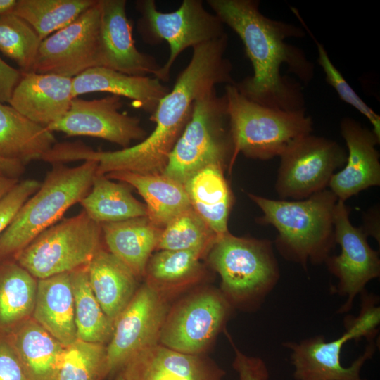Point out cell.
Segmentation results:
<instances>
[{
	"label": "cell",
	"instance_id": "obj_1",
	"mask_svg": "<svg viewBox=\"0 0 380 380\" xmlns=\"http://www.w3.org/2000/svg\"><path fill=\"white\" fill-rule=\"evenodd\" d=\"M207 4L241 39L253 66V75L235 83L238 90L249 100L268 108L305 109L300 84L280 72L286 65L305 84L313 78V63L301 49L286 42L304 37V30L264 15L256 0H208Z\"/></svg>",
	"mask_w": 380,
	"mask_h": 380
},
{
	"label": "cell",
	"instance_id": "obj_2",
	"mask_svg": "<svg viewBox=\"0 0 380 380\" xmlns=\"http://www.w3.org/2000/svg\"><path fill=\"white\" fill-rule=\"evenodd\" d=\"M227 34L193 47L187 66L172 90L160 99L150 120L155 128L139 144L111 151L108 163L114 171L162 173L168 156L189 122L194 102L220 84H234L232 65L225 57Z\"/></svg>",
	"mask_w": 380,
	"mask_h": 380
},
{
	"label": "cell",
	"instance_id": "obj_3",
	"mask_svg": "<svg viewBox=\"0 0 380 380\" xmlns=\"http://www.w3.org/2000/svg\"><path fill=\"white\" fill-rule=\"evenodd\" d=\"M359 314L348 316L345 332L327 341L322 335L282 346L291 351L296 380H366L360 375L365 363L376 350L374 338L380 323L379 298L365 290Z\"/></svg>",
	"mask_w": 380,
	"mask_h": 380
},
{
	"label": "cell",
	"instance_id": "obj_4",
	"mask_svg": "<svg viewBox=\"0 0 380 380\" xmlns=\"http://www.w3.org/2000/svg\"><path fill=\"white\" fill-rule=\"evenodd\" d=\"M261 209L258 222L277 229L279 253L307 272L308 264L324 263L336 245L334 214L337 197L324 189L310 197L289 201L248 194Z\"/></svg>",
	"mask_w": 380,
	"mask_h": 380
},
{
	"label": "cell",
	"instance_id": "obj_5",
	"mask_svg": "<svg viewBox=\"0 0 380 380\" xmlns=\"http://www.w3.org/2000/svg\"><path fill=\"white\" fill-rule=\"evenodd\" d=\"M97 163L85 160L75 167L59 164L52 169L39 189L18 210L0 235V260L15 259L37 236L56 224L89 191Z\"/></svg>",
	"mask_w": 380,
	"mask_h": 380
},
{
	"label": "cell",
	"instance_id": "obj_6",
	"mask_svg": "<svg viewBox=\"0 0 380 380\" xmlns=\"http://www.w3.org/2000/svg\"><path fill=\"white\" fill-rule=\"evenodd\" d=\"M209 262L222 279V293L232 307L258 308L280 278L272 242L233 236L217 237Z\"/></svg>",
	"mask_w": 380,
	"mask_h": 380
},
{
	"label": "cell",
	"instance_id": "obj_7",
	"mask_svg": "<svg viewBox=\"0 0 380 380\" xmlns=\"http://www.w3.org/2000/svg\"><path fill=\"white\" fill-rule=\"evenodd\" d=\"M224 94L234 162L239 153L260 160L279 156L292 142L312 131L313 122L305 109L282 110L264 106L244 96L235 84H227Z\"/></svg>",
	"mask_w": 380,
	"mask_h": 380
},
{
	"label": "cell",
	"instance_id": "obj_8",
	"mask_svg": "<svg viewBox=\"0 0 380 380\" xmlns=\"http://www.w3.org/2000/svg\"><path fill=\"white\" fill-rule=\"evenodd\" d=\"M234 146L224 94L215 89L207 92L194 104L191 119L170 152L162 172L182 184L210 165L229 169Z\"/></svg>",
	"mask_w": 380,
	"mask_h": 380
},
{
	"label": "cell",
	"instance_id": "obj_9",
	"mask_svg": "<svg viewBox=\"0 0 380 380\" xmlns=\"http://www.w3.org/2000/svg\"><path fill=\"white\" fill-rule=\"evenodd\" d=\"M101 224L82 210L37 236L15 258L37 279L87 266L101 248Z\"/></svg>",
	"mask_w": 380,
	"mask_h": 380
},
{
	"label": "cell",
	"instance_id": "obj_10",
	"mask_svg": "<svg viewBox=\"0 0 380 380\" xmlns=\"http://www.w3.org/2000/svg\"><path fill=\"white\" fill-rule=\"evenodd\" d=\"M135 5L141 15L137 31L144 42L169 44L170 55L156 77L161 82L169 81L170 69L183 51L227 34L224 24L201 0H184L176 11L166 13L158 10L154 0H139Z\"/></svg>",
	"mask_w": 380,
	"mask_h": 380
},
{
	"label": "cell",
	"instance_id": "obj_11",
	"mask_svg": "<svg viewBox=\"0 0 380 380\" xmlns=\"http://www.w3.org/2000/svg\"><path fill=\"white\" fill-rule=\"evenodd\" d=\"M232 308L220 291L194 293L169 309L159 344L184 354L203 355L224 329Z\"/></svg>",
	"mask_w": 380,
	"mask_h": 380
},
{
	"label": "cell",
	"instance_id": "obj_12",
	"mask_svg": "<svg viewBox=\"0 0 380 380\" xmlns=\"http://www.w3.org/2000/svg\"><path fill=\"white\" fill-rule=\"evenodd\" d=\"M275 189L281 198L302 200L326 189L347 152L337 142L308 134L292 142L279 156Z\"/></svg>",
	"mask_w": 380,
	"mask_h": 380
},
{
	"label": "cell",
	"instance_id": "obj_13",
	"mask_svg": "<svg viewBox=\"0 0 380 380\" xmlns=\"http://www.w3.org/2000/svg\"><path fill=\"white\" fill-rule=\"evenodd\" d=\"M169 308L162 291L146 281L114 323L106 346L108 376L118 374L133 357L159 343Z\"/></svg>",
	"mask_w": 380,
	"mask_h": 380
},
{
	"label": "cell",
	"instance_id": "obj_14",
	"mask_svg": "<svg viewBox=\"0 0 380 380\" xmlns=\"http://www.w3.org/2000/svg\"><path fill=\"white\" fill-rule=\"evenodd\" d=\"M349 210L344 201L338 200L334 214L336 243L341 253L329 255L324 263L338 279L334 292L346 296V300L338 314L349 312L356 296L365 290L366 285L380 275V259L377 251L367 241L363 228L354 227L349 219Z\"/></svg>",
	"mask_w": 380,
	"mask_h": 380
},
{
	"label": "cell",
	"instance_id": "obj_15",
	"mask_svg": "<svg viewBox=\"0 0 380 380\" xmlns=\"http://www.w3.org/2000/svg\"><path fill=\"white\" fill-rule=\"evenodd\" d=\"M99 0L68 26L41 42L32 72L73 78L99 67Z\"/></svg>",
	"mask_w": 380,
	"mask_h": 380
},
{
	"label": "cell",
	"instance_id": "obj_16",
	"mask_svg": "<svg viewBox=\"0 0 380 380\" xmlns=\"http://www.w3.org/2000/svg\"><path fill=\"white\" fill-rule=\"evenodd\" d=\"M121 97L108 95L94 100L74 98L67 113L46 128L67 136H88L107 140L122 148L133 141H143L147 136L140 119L120 113Z\"/></svg>",
	"mask_w": 380,
	"mask_h": 380
},
{
	"label": "cell",
	"instance_id": "obj_17",
	"mask_svg": "<svg viewBox=\"0 0 380 380\" xmlns=\"http://www.w3.org/2000/svg\"><path fill=\"white\" fill-rule=\"evenodd\" d=\"M100 27L99 67L132 76L157 77L161 66L156 59L139 51L132 25L126 13L125 0H99Z\"/></svg>",
	"mask_w": 380,
	"mask_h": 380
},
{
	"label": "cell",
	"instance_id": "obj_18",
	"mask_svg": "<svg viewBox=\"0 0 380 380\" xmlns=\"http://www.w3.org/2000/svg\"><path fill=\"white\" fill-rule=\"evenodd\" d=\"M340 128L348 153L344 167L332 175L328 186L338 200L345 201L363 190L379 186V154L376 146L380 138L349 117L341 120Z\"/></svg>",
	"mask_w": 380,
	"mask_h": 380
},
{
	"label": "cell",
	"instance_id": "obj_19",
	"mask_svg": "<svg viewBox=\"0 0 380 380\" xmlns=\"http://www.w3.org/2000/svg\"><path fill=\"white\" fill-rule=\"evenodd\" d=\"M120 372L127 380H222L225 375L205 354H184L159 343L139 353Z\"/></svg>",
	"mask_w": 380,
	"mask_h": 380
},
{
	"label": "cell",
	"instance_id": "obj_20",
	"mask_svg": "<svg viewBox=\"0 0 380 380\" xmlns=\"http://www.w3.org/2000/svg\"><path fill=\"white\" fill-rule=\"evenodd\" d=\"M72 78L55 74L23 72L8 104L32 121L47 127L68 110Z\"/></svg>",
	"mask_w": 380,
	"mask_h": 380
},
{
	"label": "cell",
	"instance_id": "obj_21",
	"mask_svg": "<svg viewBox=\"0 0 380 380\" xmlns=\"http://www.w3.org/2000/svg\"><path fill=\"white\" fill-rule=\"evenodd\" d=\"M72 81L74 98L94 92L110 93L132 100L134 107L151 115L160 99L170 91L156 77L132 76L103 67L89 68Z\"/></svg>",
	"mask_w": 380,
	"mask_h": 380
},
{
	"label": "cell",
	"instance_id": "obj_22",
	"mask_svg": "<svg viewBox=\"0 0 380 380\" xmlns=\"http://www.w3.org/2000/svg\"><path fill=\"white\" fill-rule=\"evenodd\" d=\"M32 317L65 348L77 340L70 272L37 279Z\"/></svg>",
	"mask_w": 380,
	"mask_h": 380
},
{
	"label": "cell",
	"instance_id": "obj_23",
	"mask_svg": "<svg viewBox=\"0 0 380 380\" xmlns=\"http://www.w3.org/2000/svg\"><path fill=\"white\" fill-rule=\"evenodd\" d=\"M91 289L106 316L115 323L139 286L137 277L118 258L103 248L87 266Z\"/></svg>",
	"mask_w": 380,
	"mask_h": 380
},
{
	"label": "cell",
	"instance_id": "obj_24",
	"mask_svg": "<svg viewBox=\"0 0 380 380\" xmlns=\"http://www.w3.org/2000/svg\"><path fill=\"white\" fill-rule=\"evenodd\" d=\"M6 335L30 380H56L65 351L58 341L32 317Z\"/></svg>",
	"mask_w": 380,
	"mask_h": 380
},
{
	"label": "cell",
	"instance_id": "obj_25",
	"mask_svg": "<svg viewBox=\"0 0 380 380\" xmlns=\"http://www.w3.org/2000/svg\"><path fill=\"white\" fill-rule=\"evenodd\" d=\"M108 251L137 277L145 275L151 253L156 249L161 229L146 217L101 224Z\"/></svg>",
	"mask_w": 380,
	"mask_h": 380
},
{
	"label": "cell",
	"instance_id": "obj_26",
	"mask_svg": "<svg viewBox=\"0 0 380 380\" xmlns=\"http://www.w3.org/2000/svg\"><path fill=\"white\" fill-rule=\"evenodd\" d=\"M105 176L135 188L146 201L147 217L158 227L191 208L184 186L163 173L119 171Z\"/></svg>",
	"mask_w": 380,
	"mask_h": 380
},
{
	"label": "cell",
	"instance_id": "obj_27",
	"mask_svg": "<svg viewBox=\"0 0 380 380\" xmlns=\"http://www.w3.org/2000/svg\"><path fill=\"white\" fill-rule=\"evenodd\" d=\"M56 143L52 132L0 102V156L26 165L40 160Z\"/></svg>",
	"mask_w": 380,
	"mask_h": 380
},
{
	"label": "cell",
	"instance_id": "obj_28",
	"mask_svg": "<svg viewBox=\"0 0 380 380\" xmlns=\"http://www.w3.org/2000/svg\"><path fill=\"white\" fill-rule=\"evenodd\" d=\"M223 172L222 166L210 165L184 184L191 208L217 237L229 232L227 222L232 204V192Z\"/></svg>",
	"mask_w": 380,
	"mask_h": 380
},
{
	"label": "cell",
	"instance_id": "obj_29",
	"mask_svg": "<svg viewBox=\"0 0 380 380\" xmlns=\"http://www.w3.org/2000/svg\"><path fill=\"white\" fill-rule=\"evenodd\" d=\"M37 279L14 259L0 260V334L32 317Z\"/></svg>",
	"mask_w": 380,
	"mask_h": 380
},
{
	"label": "cell",
	"instance_id": "obj_30",
	"mask_svg": "<svg viewBox=\"0 0 380 380\" xmlns=\"http://www.w3.org/2000/svg\"><path fill=\"white\" fill-rule=\"evenodd\" d=\"M80 203L89 217L100 224L147 216L146 205L132 196L128 184L113 182L105 175H96L89 191Z\"/></svg>",
	"mask_w": 380,
	"mask_h": 380
},
{
	"label": "cell",
	"instance_id": "obj_31",
	"mask_svg": "<svg viewBox=\"0 0 380 380\" xmlns=\"http://www.w3.org/2000/svg\"><path fill=\"white\" fill-rule=\"evenodd\" d=\"M70 281L77 339L106 345L112 336L114 323L106 316L91 289L87 266L70 272Z\"/></svg>",
	"mask_w": 380,
	"mask_h": 380
},
{
	"label": "cell",
	"instance_id": "obj_32",
	"mask_svg": "<svg viewBox=\"0 0 380 380\" xmlns=\"http://www.w3.org/2000/svg\"><path fill=\"white\" fill-rule=\"evenodd\" d=\"M96 0H17L13 13L26 21L44 39L68 26Z\"/></svg>",
	"mask_w": 380,
	"mask_h": 380
},
{
	"label": "cell",
	"instance_id": "obj_33",
	"mask_svg": "<svg viewBox=\"0 0 380 380\" xmlns=\"http://www.w3.org/2000/svg\"><path fill=\"white\" fill-rule=\"evenodd\" d=\"M209 250H160L151 256L145 274L148 282L162 291L170 286L183 284L196 276L201 269L200 258Z\"/></svg>",
	"mask_w": 380,
	"mask_h": 380
},
{
	"label": "cell",
	"instance_id": "obj_34",
	"mask_svg": "<svg viewBox=\"0 0 380 380\" xmlns=\"http://www.w3.org/2000/svg\"><path fill=\"white\" fill-rule=\"evenodd\" d=\"M42 39L34 29L13 12L0 15V51L23 72H31Z\"/></svg>",
	"mask_w": 380,
	"mask_h": 380
},
{
	"label": "cell",
	"instance_id": "obj_35",
	"mask_svg": "<svg viewBox=\"0 0 380 380\" xmlns=\"http://www.w3.org/2000/svg\"><path fill=\"white\" fill-rule=\"evenodd\" d=\"M106 376V346L77 339L65 348L56 380H102Z\"/></svg>",
	"mask_w": 380,
	"mask_h": 380
},
{
	"label": "cell",
	"instance_id": "obj_36",
	"mask_svg": "<svg viewBox=\"0 0 380 380\" xmlns=\"http://www.w3.org/2000/svg\"><path fill=\"white\" fill-rule=\"evenodd\" d=\"M217 235L192 208L180 213L161 231L156 249L210 250Z\"/></svg>",
	"mask_w": 380,
	"mask_h": 380
},
{
	"label": "cell",
	"instance_id": "obj_37",
	"mask_svg": "<svg viewBox=\"0 0 380 380\" xmlns=\"http://www.w3.org/2000/svg\"><path fill=\"white\" fill-rule=\"evenodd\" d=\"M291 10L310 34L317 45L318 52L317 62L324 72L327 82L336 90L342 101L352 106L369 120L373 127V132L380 138V116L362 101L344 79L341 72L331 61L324 46L315 38L314 35L309 30L306 24L300 16L298 11L294 8Z\"/></svg>",
	"mask_w": 380,
	"mask_h": 380
},
{
	"label": "cell",
	"instance_id": "obj_38",
	"mask_svg": "<svg viewBox=\"0 0 380 380\" xmlns=\"http://www.w3.org/2000/svg\"><path fill=\"white\" fill-rule=\"evenodd\" d=\"M41 183L28 179L20 182L0 202V235L25 202L40 187Z\"/></svg>",
	"mask_w": 380,
	"mask_h": 380
},
{
	"label": "cell",
	"instance_id": "obj_39",
	"mask_svg": "<svg viewBox=\"0 0 380 380\" xmlns=\"http://www.w3.org/2000/svg\"><path fill=\"white\" fill-rule=\"evenodd\" d=\"M227 335L234 351L232 366L237 372L239 380H268L270 373L264 360L242 353L234 343L229 335Z\"/></svg>",
	"mask_w": 380,
	"mask_h": 380
},
{
	"label": "cell",
	"instance_id": "obj_40",
	"mask_svg": "<svg viewBox=\"0 0 380 380\" xmlns=\"http://www.w3.org/2000/svg\"><path fill=\"white\" fill-rule=\"evenodd\" d=\"M0 380H30L6 334H0Z\"/></svg>",
	"mask_w": 380,
	"mask_h": 380
},
{
	"label": "cell",
	"instance_id": "obj_41",
	"mask_svg": "<svg viewBox=\"0 0 380 380\" xmlns=\"http://www.w3.org/2000/svg\"><path fill=\"white\" fill-rule=\"evenodd\" d=\"M22 75L20 70L9 65L0 57V102L8 103Z\"/></svg>",
	"mask_w": 380,
	"mask_h": 380
},
{
	"label": "cell",
	"instance_id": "obj_42",
	"mask_svg": "<svg viewBox=\"0 0 380 380\" xmlns=\"http://www.w3.org/2000/svg\"><path fill=\"white\" fill-rule=\"evenodd\" d=\"M25 171V165L23 163L0 156V173L19 179Z\"/></svg>",
	"mask_w": 380,
	"mask_h": 380
},
{
	"label": "cell",
	"instance_id": "obj_43",
	"mask_svg": "<svg viewBox=\"0 0 380 380\" xmlns=\"http://www.w3.org/2000/svg\"><path fill=\"white\" fill-rule=\"evenodd\" d=\"M20 182V179L11 177L0 173V202Z\"/></svg>",
	"mask_w": 380,
	"mask_h": 380
},
{
	"label": "cell",
	"instance_id": "obj_44",
	"mask_svg": "<svg viewBox=\"0 0 380 380\" xmlns=\"http://www.w3.org/2000/svg\"><path fill=\"white\" fill-rule=\"evenodd\" d=\"M17 0H0V15L13 12Z\"/></svg>",
	"mask_w": 380,
	"mask_h": 380
},
{
	"label": "cell",
	"instance_id": "obj_45",
	"mask_svg": "<svg viewBox=\"0 0 380 380\" xmlns=\"http://www.w3.org/2000/svg\"><path fill=\"white\" fill-rule=\"evenodd\" d=\"M115 380H127L121 372H119L115 376Z\"/></svg>",
	"mask_w": 380,
	"mask_h": 380
}]
</instances>
